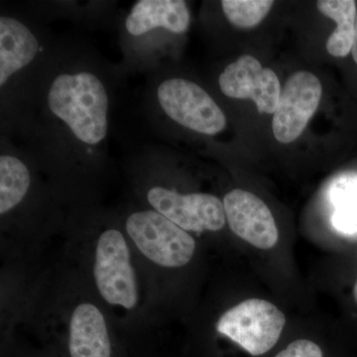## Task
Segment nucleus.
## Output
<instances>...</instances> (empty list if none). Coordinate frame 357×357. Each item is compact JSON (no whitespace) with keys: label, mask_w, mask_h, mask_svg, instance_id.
<instances>
[{"label":"nucleus","mask_w":357,"mask_h":357,"mask_svg":"<svg viewBox=\"0 0 357 357\" xmlns=\"http://www.w3.org/2000/svg\"><path fill=\"white\" fill-rule=\"evenodd\" d=\"M82 49L53 51L18 117L29 156L86 162L105 156L112 91L109 73Z\"/></svg>","instance_id":"f257e3e1"},{"label":"nucleus","mask_w":357,"mask_h":357,"mask_svg":"<svg viewBox=\"0 0 357 357\" xmlns=\"http://www.w3.org/2000/svg\"><path fill=\"white\" fill-rule=\"evenodd\" d=\"M53 49L36 24L20 14L0 16L2 121H16Z\"/></svg>","instance_id":"f03ea898"},{"label":"nucleus","mask_w":357,"mask_h":357,"mask_svg":"<svg viewBox=\"0 0 357 357\" xmlns=\"http://www.w3.org/2000/svg\"><path fill=\"white\" fill-rule=\"evenodd\" d=\"M150 112L158 110L174 123L188 130L213 136L227 128L220 105L199 84L180 77L153 82L148 91Z\"/></svg>","instance_id":"7ed1b4c3"},{"label":"nucleus","mask_w":357,"mask_h":357,"mask_svg":"<svg viewBox=\"0 0 357 357\" xmlns=\"http://www.w3.org/2000/svg\"><path fill=\"white\" fill-rule=\"evenodd\" d=\"M126 229L140 252L159 266H185L196 251V241L189 232L154 210L130 213Z\"/></svg>","instance_id":"20e7f679"},{"label":"nucleus","mask_w":357,"mask_h":357,"mask_svg":"<svg viewBox=\"0 0 357 357\" xmlns=\"http://www.w3.org/2000/svg\"><path fill=\"white\" fill-rule=\"evenodd\" d=\"M285 323L283 312L272 303L249 299L225 312L218 319L217 330L251 356H258L277 344Z\"/></svg>","instance_id":"39448f33"},{"label":"nucleus","mask_w":357,"mask_h":357,"mask_svg":"<svg viewBox=\"0 0 357 357\" xmlns=\"http://www.w3.org/2000/svg\"><path fill=\"white\" fill-rule=\"evenodd\" d=\"M130 251L119 229L105 230L96 244L93 276L100 296L110 305L132 310L138 302Z\"/></svg>","instance_id":"423d86ee"},{"label":"nucleus","mask_w":357,"mask_h":357,"mask_svg":"<svg viewBox=\"0 0 357 357\" xmlns=\"http://www.w3.org/2000/svg\"><path fill=\"white\" fill-rule=\"evenodd\" d=\"M148 204L185 231H218L225 227L223 202L206 192L181 194L164 185H154L146 192Z\"/></svg>","instance_id":"0eeeda50"},{"label":"nucleus","mask_w":357,"mask_h":357,"mask_svg":"<svg viewBox=\"0 0 357 357\" xmlns=\"http://www.w3.org/2000/svg\"><path fill=\"white\" fill-rule=\"evenodd\" d=\"M323 95L318 77L307 70L291 75L281 89L272 128L279 142L288 144L302 135L316 114Z\"/></svg>","instance_id":"6e6552de"},{"label":"nucleus","mask_w":357,"mask_h":357,"mask_svg":"<svg viewBox=\"0 0 357 357\" xmlns=\"http://www.w3.org/2000/svg\"><path fill=\"white\" fill-rule=\"evenodd\" d=\"M218 84L227 98L253 100L261 114H274L278 105L281 93L278 77L252 56H241L227 65L218 77Z\"/></svg>","instance_id":"1a4fd4ad"},{"label":"nucleus","mask_w":357,"mask_h":357,"mask_svg":"<svg viewBox=\"0 0 357 357\" xmlns=\"http://www.w3.org/2000/svg\"><path fill=\"white\" fill-rule=\"evenodd\" d=\"M223 208L229 227L237 236L260 249L276 245L279 234L273 215L256 195L232 190L225 195Z\"/></svg>","instance_id":"9d476101"},{"label":"nucleus","mask_w":357,"mask_h":357,"mask_svg":"<svg viewBox=\"0 0 357 357\" xmlns=\"http://www.w3.org/2000/svg\"><path fill=\"white\" fill-rule=\"evenodd\" d=\"M191 13L183 0H139L124 20V30L133 40H144L156 31L172 34L187 32Z\"/></svg>","instance_id":"9b49d317"},{"label":"nucleus","mask_w":357,"mask_h":357,"mask_svg":"<svg viewBox=\"0 0 357 357\" xmlns=\"http://www.w3.org/2000/svg\"><path fill=\"white\" fill-rule=\"evenodd\" d=\"M70 357H112L107 321L95 305H79L70 317L69 328Z\"/></svg>","instance_id":"f8f14e48"},{"label":"nucleus","mask_w":357,"mask_h":357,"mask_svg":"<svg viewBox=\"0 0 357 357\" xmlns=\"http://www.w3.org/2000/svg\"><path fill=\"white\" fill-rule=\"evenodd\" d=\"M319 13L337 22V28L326 41V50L333 57L351 53L356 33V2L354 0H319Z\"/></svg>","instance_id":"ddd939ff"},{"label":"nucleus","mask_w":357,"mask_h":357,"mask_svg":"<svg viewBox=\"0 0 357 357\" xmlns=\"http://www.w3.org/2000/svg\"><path fill=\"white\" fill-rule=\"evenodd\" d=\"M332 201L335 211L333 223L344 234H357V178H342L332 188Z\"/></svg>","instance_id":"4468645a"},{"label":"nucleus","mask_w":357,"mask_h":357,"mask_svg":"<svg viewBox=\"0 0 357 357\" xmlns=\"http://www.w3.org/2000/svg\"><path fill=\"white\" fill-rule=\"evenodd\" d=\"M223 14L232 25L253 28L269 13L274 2L271 0H222Z\"/></svg>","instance_id":"2eb2a0df"},{"label":"nucleus","mask_w":357,"mask_h":357,"mask_svg":"<svg viewBox=\"0 0 357 357\" xmlns=\"http://www.w3.org/2000/svg\"><path fill=\"white\" fill-rule=\"evenodd\" d=\"M275 357H324L321 347L309 340H298Z\"/></svg>","instance_id":"dca6fc26"},{"label":"nucleus","mask_w":357,"mask_h":357,"mask_svg":"<svg viewBox=\"0 0 357 357\" xmlns=\"http://www.w3.org/2000/svg\"><path fill=\"white\" fill-rule=\"evenodd\" d=\"M351 54L352 57H354V62L357 64V14L356 21V33H354V46H352Z\"/></svg>","instance_id":"f3484780"},{"label":"nucleus","mask_w":357,"mask_h":357,"mask_svg":"<svg viewBox=\"0 0 357 357\" xmlns=\"http://www.w3.org/2000/svg\"><path fill=\"white\" fill-rule=\"evenodd\" d=\"M354 299H356V302L357 303V280H356V285H354Z\"/></svg>","instance_id":"a211bd4d"}]
</instances>
